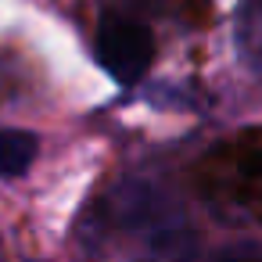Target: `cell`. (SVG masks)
Segmentation results:
<instances>
[{"label":"cell","mask_w":262,"mask_h":262,"mask_svg":"<svg viewBox=\"0 0 262 262\" xmlns=\"http://www.w3.org/2000/svg\"><path fill=\"white\" fill-rule=\"evenodd\" d=\"M194 183L219 208H241L262 219V129H241L219 140L194 165Z\"/></svg>","instance_id":"6da1fadb"},{"label":"cell","mask_w":262,"mask_h":262,"mask_svg":"<svg viewBox=\"0 0 262 262\" xmlns=\"http://www.w3.org/2000/svg\"><path fill=\"white\" fill-rule=\"evenodd\" d=\"M97 61L104 65V72L115 83H122V86L137 83L155 61L151 29L126 15H104L97 26Z\"/></svg>","instance_id":"7a4b0ae2"},{"label":"cell","mask_w":262,"mask_h":262,"mask_svg":"<svg viewBox=\"0 0 262 262\" xmlns=\"http://www.w3.org/2000/svg\"><path fill=\"white\" fill-rule=\"evenodd\" d=\"M36 137L26 129H0V176H22L36 158Z\"/></svg>","instance_id":"3957f363"},{"label":"cell","mask_w":262,"mask_h":262,"mask_svg":"<svg viewBox=\"0 0 262 262\" xmlns=\"http://www.w3.org/2000/svg\"><path fill=\"white\" fill-rule=\"evenodd\" d=\"M237 33H241V47L255 61H262V0H244Z\"/></svg>","instance_id":"277c9868"},{"label":"cell","mask_w":262,"mask_h":262,"mask_svg":"<svg viewBox=\"0 0 262 262\" xmlns=\"http://www.w3.org/2000/svg\"><path fill=\"white\" fill-rule=\"evenodd\" d=\"M140 4H147V8H158V11H183V15H190L194 0H140Z\"/></svg>","instance_id":"5b68a950"},{"label":"cell","mask_w":262,"mask_h":262,"mask_svg":"<svg viewBox=\"0 0 262 262\" xmlns=\"http://www.w3.org/2000/svg\"><path fill=\"white\" fill-rule=\"evenodd\" d=\"M223 262H262V255H230Z\"/></svg>","instance_id":"8992f818"}]
</instances>
